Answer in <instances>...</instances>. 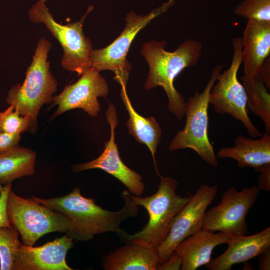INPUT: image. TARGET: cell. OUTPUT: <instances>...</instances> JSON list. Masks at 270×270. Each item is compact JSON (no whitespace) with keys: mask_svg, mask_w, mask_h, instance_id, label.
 Segmentation results:
<instances>
[{"mask_svg":"<svg viewBox=\"0 0 270 270\" xmlns=\"http://www.w3.org/2000/svg\"><path fill=\"white\" fill-rule=\"evenodd\" d=\"M106 270H156L160 258L156 249L127 243L103 258Z\"/></svg>","mask_w":270,"mask_h":270,"instance_id":"cell-19","label":"cell"},{"mask_svg":"<svg viewBox=\"0 0 270 270\" xmlns=\"http://www.w3.org/2000/svg\"><path fill=\"white\" fill-rule=\"evenodd\" d=\"M223 67L217 66L203 91H196L186 102L185 126L177 133L168 146L170 151L193 150L202 160L214 167L218 166V162L208 137V100L210 92Z\"/></svg>","mask_w":270,"mask_h":270,"instance_id":"cell-7","label":"cell"},{"mask_svg":"<svg viewBox=\"0 0 270 270\" xmlns=\"http://www.w3.org/2000/svg\"><path fill=\"white\" fill-rule=\"evenodd\" d=\"M260 192L257 186L245 188L240 192L230 187L224 193L219 204L206 212L202 230L232 236L246 235V216Z\"/></svg>","mask_w":270,"mask_h":270,"instance_id":"cell-10","label":"cell"},{"mask_svg":"<svg viewBox=\"0 0 270 270\" xmlns=\"http://www.w3.org/2000/svg\"><path fill=\"white\" fill-rule=\"evenodd\" d=\"M38 122L30 116L19 114L12 106L0 112V132L9 134H19L36 131Z\"/></svg>","mask_w":270,"mask_h":270,"instance_id":"cell-24","label":"cell"},{"mask_svg":"<svg viewBox=\"0 0 270 270\" xmlns=\"http://www.w3.org/2000/svg\"><path fill=\"white\" fill-rule=\"evenodd\" d=\"M218 192L216 186L202 184L196 194L192 195L174 218L166 239L156 248L160 258L159 264L170 257L178 245L202 230L204 214L215 200Z\"/></svg>","mask_w":270,"mask_h":270,"instance_id":"cell-11","label":"cell"},{"mask_svg":"<svg viewBox=\"0 0 270 270\" xmlns=\"http://www.w3.org/2000/svg\"><path fill=\"white\" fill-rule=\"evenodd\" d=\"M234 12L246 20L270 22V0H244L236 6Z\"/></svg>","mask_w":270,"mask_h":270,"instance_id":"cell-25","label":"cell"},{"mask_svg":"<svg viewBox=\"0 0 270 270\" xmlns=\"http://www.w3.org/2000/svg\"><path fill=\"white\" fill-rule=\"evenodd\" d=\"M255 139L238 136L232 148H223L218 153L221 158H232L238 162L240 168L249 167L256 172L264 166L270 164V134L266 133Z\"/></svg>","mask_w":270,"mask_h":270,"instance_id":"cell-18","label":"cell"},{"mask_svg":"<svg viewBox=\"0 0 270 270\" xmlns=\"http://www.w3.org/2000/svg\"><path fill=\"white\" fill-rule=\"evenodd\" d=\"M7 209L10 222L25 246H33L44 235L56 232L64 233L76 240L75 227L65 216L32 199L20 197L12 190L8 196Z\"/></svg>","mask_w":270,"mask_h":270,"instance_id":"cell-5","label":"cell"},{"mask_svg":"<svg viewBox=\"0 0 270 270\" xmlns=\"http://www.w3.org/2000/svg\"><path fill=\"white\" fill-rule=\"evenodd\" d=\"M120 96L129 114L126 126L129 134L141 144L149 148L154 162L156 172L160 177L156 164V154L160 142L162 132L160 124L154 117L144 118L134 109L128 96L126 87L121 86Z\"/></svg>","mask_w":270,"mask_h":270,"instance_id":"cell-20","label":"cell"},{"mask_svg":"<svg viewBox=\"0 0 270 270\" xmlns=\"http://www.w3.org/2000/svg\"><path fill=\"white\" fill-rule=\"evenodd\" d=\"M258 76L264 81L268 88L270 89V58H268L264 62Z\"/></svg>","mask_w":270,"mask_h":270,"instance_id":"cell-30","label":"cell"},{"mask_svg":"<svg viewBox=\"0 0 270 270\" xmlns=\"http://www.w3.org/2000/svg\"><path fill=\"white\" fill-rule=\"evenodd\" d=\"M258 269L260 270H270V248H268L259 256Z\"/></svg>","mask_w":270,"mask_h":270,"instance_id":"cell-31","label":"cell"},{"mask_svg":"<svg viewBox=\"0 0 270 270\" xmlns=\"http://www.w3.org/2000/svg\"><path fill=\"white\" fill-rule=\"evenodd\" d=\"M21 137L19 134H9L0 132V154L18 146Z\"/></svg>","mask_w":270,"mask_h":270,"instance_id":"cell-27","label":"cell"},{"mask_svg":"<svg viewBox=\"0 0 270 270\" xmlns=\"http://www.w3.org/2000/svg\"><path fill=\"white\" fill-rule=\"evenodd\" d=\"M12 226H0V270H20V250L23 245Z\"/></svg>","mask_w":270,"mask_h":270,"instance_id":"cell-23","label":"cell"},{"mask_svg":"<svg viewBox=\"0 0 270 270\" xmlns=\"http://www.w3.org/2000/svg\"><path fill=\"white\" fill-rule=\"evenodd\" d=\"M157 192L146 197L130 194L133 201L148 212L149 220L140 232L130 234L124 230L118 236L126 244L136 243L156 248L167 238L172 223L192 195L182 197L177 194L178 182L160 176Z\"/></svg>","mask_w":270,"mask_h":270,"instance_id":"cell-3","label":"cell"},{"mask_svg":"<svg viewBox=\"0 0 270 270\" xmlns=\"http://www.w3.org/2000/svg\"><path fill=\"white\" fill-rule=\"evenodd\" d=\"M232 237L226 233L202 230L186 238L174 250L182 260L181 270H196L206 265L211 261L214 248L227 244Z\"/></svg>","mask_w":270,"mask_h":270,"instance_id":"cell-17","label":"cell"},{"mask_svg":"<svg viewBox=\"0 0 270 270\" xmlns=\"http://www.w3.org/2000/svg\"><path fill=\"white\" fill-rule=\"evenodd\" d=\"M234 54L230 68L220 74L209 96V104L214 112L228 114L244 124L253 138L262 136L248 114L247 96L244 86L238 79V72L242 63V44L240 38L232 40Z\"/></svg>","mask_w":270,"mask_h":270,"instance_id":"cell-8","label":"cell"},{"mask_svg":"<svg viewBox=\"0 0 270 270\" xmlns=\"http://www.w3.org/2000/svg\"><path fill=\"white\" fill-rule=\"evenodd\" d=\"M182 262L180 257L174 251L170 257L163 263L158 265L159 270H181Z\"/></svg>","mask_w":270,"mask_h":270,"instance_id":"cell-28","label":"cell"},{"mask_svg":"<svg viewBox=\"0 0 270 270\" xmlns=\"http://www.w3.org/2000/svg\"><path fill=\"white\" fill-rule=\"evenodd\" d=\"M174 1L171 0L146 16L138 15L132 11L128 14L126 27L119 37L107 47L92 51L90 56L92 68L99 72H113L114 80L121 86L126 87L132 70L127 55L134 40L154 18L166 12Z\"/></svg>","mask_w":270,"mask_h":270,"instance_id":"cell-9","label":"cell"},{"mask_svg":"<svg viewBox=\"0 0 270 270\" xmlns=\"http://www.w3.org/2000/svg\"><path fill=\"white\" fill-rule=\"evenodd\" d=\"M247 96V106L252 112L260 117L264 124L266 133L270 134V90L258 75L249 78H241Z\"/></svg>","mask_w":270,"mask_h":270,"instance_id":"cell-22","label":"cell"},{"mask_svg":"<svg viewBox=\"0 0 270 270\" xmlns=\"http://www.w3.org/2000/svg\"><path fill=\"white\" fill-rule=\"evenodd\" d=\"M106 117L110 126V136L105 144L104 151L98 158L92 161L74 165L73 170L80 172L92 169L102 170L120 180L132 194L140 196L145 190L142 178L124 163L116 142V128L118 120L116 108L112 103L108 105Z\"/></svg>","mask_w":270,"mask_h":270,"instance_id":"cell-12","label":"cell"},{"mask_svg":"<svg viewBox=\"0 0 270 270\" xmlns=\"http://www.w3.org/2000/svg\"><path fill=\"white\" fill-rule=\"evenodd\" d=\"M39 0L42 1V2H43L46 3V2L48 0Z\"/></svg>","mask_w":270,"mask_h":270,"instance_id":"cell-32","label":"cell"},{"mask_svg":"<svg viewBox=\"0 0 270 270\" xmlns=\"http://www.w3.org/2000/svg\"><path fill=\"white\" fill-rule=\"evenodd\" d=\"M226 252L206 265L209 270H230L235 264L248 262L270 248V228L256 234L232 236Z\"/></svg>","mask_w":270,"mask_h":270,"instance_id":"cell-15","label":"cell"},{"mask_svg":"<svg viewBox=\"0 0 270 270\" xmlns=\"http://www.w3.org/2000/svg\"><path fill=\"white\" fill-rule=\"evenodd\" d=\"M100 72L91 68L76 83L66 86L54 96L50 107L58 106V108L54 117L77 108L82 109L90 116H98L100 110L98 98H106L109 93L108 84Z\"/></svg>","mask_w":270,"mask_h":270,"instance_id":"cell-13","label":"cell"},{"mask_svg":"<svg viewBox=\"0 0 270 270\" xmlns=\"http://www.w3.org/2000/svg\"><path fill=\"white\" fill-rule=\"evenodd\" d=\"M258 172L260 173L258 178V186L260 191H270V164L262 166Z\"/></svg>","mask_w":270,"mask_h":270,"instance_id":"cell-29","label":"cell"},{"mask_svg":"<svg viewBox=\"0 0 270 270\" xmlns=\"http://www.w3.org/2000/svg\"><path fill=\"white\" fill-rule=\"evenodd\" d=\"M74 240L68 234L34 247L23 244L20 250V270H72L66 262Z\"/></svg>","mask_w":270,"mask_h":270,"instance_id":"cell-14","label":"cell"},{"mask_svg":"<svg viewBox=\"0 0 270 270\" xmlns=\"http://www.w3.org/2000/svg\"><path fill=\"white\" fill-rule=\"evenodd\" d=\"M166 44V42L154 40L142 46L141 53L150 67L144 86L146 90L162 87L168 98V109L181 120L186 116V102L175 88L174 82L185 68L198 63L203 46L200 42L192 38L183 42L174 52L165 50Z\"/></svg>","mask_w":270,"mask_h":270,"instance_id":"cell-2","label":"cell"},{"mask_svg":"<svg viewBox=\"0 0 270 270\" xmlns=\"http://www.w3.org/2000/svg\"><path fill=\"white\" fill-rule=\"evenodd\" d=\"M52 46V44L45 38L40 39L24 80L10 89L6 100L21 116H31L36 122L41 108L52 102L58 86L48 60Z\"/></svg>","mask_w":270,"mask_h":270,"instance_id":"cell-4","label":"cell"},{"mask_svg":"<svg viewBox=\"0 0 270 270\" xmlns=\"http://www.w3.org/2000/svg\"><path fill=\"white\" fill-rule=\"evenodd\" d=\"M127 190L122 192L124 206L118 211L110 212L96 204L92 198H86L76 188L66 196L50 199L32 196L36 202L56 211L68 218L74 225L76 240L88 241L97 235L114 232L119 236L124 231L120 226L126 220L136 216L138 206Z\"/></svg>","mask_w":270,"mask_h":270,"instance_id":"cell-1","label":"cell"},{"mask_svg":"<svg viewBox=\"0 0 270 270\" xmlns=\"http://www.w3.org/2000/svg\"><path fill=\"white\" fill-rule=\"evenodd\" d=\"M242 40L244 76L254 78L270 57V22L247 20Z\"/></svg>","mask_w":270,"mask_h":270,"instance_id":"cell-16","label":"cell"},{"mask_svg":"<svg viewBox=\"0 0 270 270\" xmlns=\"http://www.w3.org/2000/svg\"><path fill=\"white\" fill-rule=\"evenodd\" d=\"M93 10V6H89L80 20L66 25L55 20L43 2L38 0L28 12L33 23L43 24L60 44L64 50L62 67L67 71L76 72L78 76L92 68L90 56L93 46L90 39L85 36L83 26L86 18Z\"/></svg>","mask_w":270,"mask_h":270,"instance_id":"cell-6","label":"cell"},{"mask_svg":"<svg viewBox=\"0 0 270 270\" xmlns=\"http://www.w3.org/2000/svg\"><path fill=\"white\" fill-rule=\"evenodd\" d=\"M12 190L10 185L0 186V226L12 227L8 214L7 203Z\"/></svg>","mask_w":270,"mask_h":270,"instance_id":"cell-26","label":"cell"},{"mask_svg":"<svg viewBox=\"0 0 270 270\" xmlns=\"http://www.w3.org/2000/svg\"><path fill=\"white\" fill-rule=\"evenodd\" d=\"M36 154L33 150L16 146L0 154V185L35 173Z\"/></svg>","mask_w":270,"mask_h":270,"instance_id":"cell-21","label":"cell"}]
</instances>
